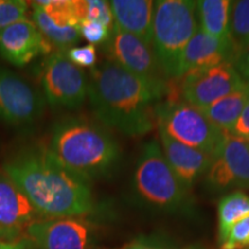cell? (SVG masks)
I'll list each match as a JSON object with an SVG mask.
<instances>
[{"mask_svg":"<svg viewBox=\"0 0 249 249\" xmlns=\"http://www.w3.org/2000/svg\"><path fill=\"white\" fill-rule=\"evenodd\" d=\"M170 89L167 82L142 79L108 59L92 68L88 80V97L98 119L132 138L157 126V107Z\"/></svg>","mask_w":249,"mask_h":249,"instance_id":"cell-1","label":"cell"},{"mask_svg":"<svg viewBox=\"0 0 249 249\" xmlns=\"http://www.w3.org/2000/svg\"><path fill=\"white\" fill-rule=\"evenodd\" d=\"M179 79L183 101L200 110H205L247 83L233 62L188 71Z\"/></svg>","mask_w":249,"mask_h":249,"instance_id":"cell-8","label":"cell"},{"mask_svg":"<svg viewBox=\"0 0 249 249\" xmlns=\"http://www.w3.org/2000/svg\"><path fill=\"white\" fill-rule=\"evenodd\" d=\"M86 21L102 23L108 28L113 27V14L108 1L86 0Z\"/></svg>","mask_w":249,"mask_h":249,"instance_id":"cell-26","label":"cell"},{"mask_svg":"<svg viewBox=\"0 0 249 249\" xmlns=\"http://www.w3.org/2000/svg\"><path fill=\"white\" fill-rule=\"evenodd\" d=\"M108 4L113 14L114 26L151 46L155 1L112 0Z\"/></svg>","mask_w":249,"mask_h":249,"instance_id":"cell-17","label":"cell"},{"mask_svg":"<svg viewBox=\"0 0 249 249\" xmlns=\"http://www.w3.org/2000/svg\"><path fill=\"white\" fill-rule=\"evenodd\" d=\"M158 132L165 160L182 185L189 189L196 180L207 174L213 157L176 141L164 130L158 129Z\"/></svg>","mask_w":249,"mask_h":249,"instance_id":"cell-16","label":"cell"},{"mask_svg":"<svg viewBox=\"0 0 249 249\" xmlns=\"http://www.w3.org/2000/svg\"><path fill=\"white\" fill-rule=\"evenodd\" d=\"M44 111L39 90L13 71L0 66V120L15 127L36 123Z\"/></svg>","mask_w":249,"mask_h":249,"instance_id":"cell-10","label":"cell"},{"mask_svg":"<svg viewBox=\"0 0 249 249\" xmlns=\"http://www.w3.org/2000/svg\"><path fill=\"white\" fill-rule=\"evenodd\" d=\"M136 197L149 208L178 213L188 203V189L165 160L160 143L151 140L142 149L132 179Z\"/></svg>","mask_w":249,"mask_h":249,"instance_id":"cell-5","label":"cell"},{"mask_svg":"<svg viewBox=\"0 0 249 249\" xmlns=\"http://www.w3.org/2000/svg\"><path fill=\"white\" fill-rule=\"evenodd\" d=\"M80 34L83 39L87 40L89 44H101L107 42L110 37V28L104 24L93 22V21H83L80 26Z\"/></svg>","mask_w":249,"mask_h":249,"instance_id":"cell-27","label":"cell"},{"mask_svg":"<svg viewBox=\"0 0 249 249\" xmlns=\"http://www.w3.org/2000/svg\"><path fill=\"white\" fill-rule=\"evenodd\" d=\"M28 245H29V242L27 239L14 242L0 240V249H28Z\"/></svg>","mask_w":249,"mask_h":249,"instance_id":"cell-31","label":"cell"},{"mask_svg":"<svg viewBox=\"0 0 249 249\" xmlns=\"http://www.w3.org/2000/svg\"><path fill=\"white\" fill-rule=\"evenodd\" d=\"M211 191L249 188V141L226 133L205 174Z\"/></svg>","mask_w":249,"mask_h":249,"instance_id":"cell-11","label":"cell"},{"mask_svg":"<svg viewBox=\"0 0 249 249\" xmlns=\"http://www.w3.org/2000/svg\"><path fill=\"white\" fill-rule=\"evenodd\" d=\"M229 134H231L233 136H236V138L249 140V97L247 103H246L244 110L241 112L240 117H239L238 121H236L235 126L233 127L231 133Z\"/></svg>","mask_w":249,"mask_h":249,"instance_id":"cell-29","label":"cell"},{"mask_svg":"<svg viewBox=\"0 0 249 249\" xmlns=\"http://www.w3.org/2000/svg\"><path fill=\"white\" fill-rule=\"evenodd\" d=\"M248 97L249 85L247 82L241 89L230 93L202 111L214 126L223 132L231 133L244 110Z\"/></svg>","mask_w":249,"mask_h":249,"instance_id":"cell-19","label":"cell"},{"mask_svg":"<svg viewBox=\"0 0 249 249\" xmlns=\"http://www.w3.org/2000/svg\"><path fill=\"white\" fill-rule=\"evenodd\" d=\"M40 218L20 187L5 172H0V240H22L28 227Z\"/></svg>","mask_w":249,"mask_h":249,"instance_id":"cell-13","label":"cell"},{"mask_svg":"<svg viewBox=\"0 0 249 249\" xmlns=\"http://www.w3.org/2000/svg\"><path fill=\"white\" fill-rule=\"evenodd\" d=\"M123 249H178V248H166V247H160V246H156V245H151L148 244V242H143V241H135L132 242V244L127 245L126 247ZM181 249H201L197 247H189V248H181Z\"/></svg>","mask_w":249,"mask_h":249,"instance_id":"cell-30","label":"cell"},{"mask_svg":"<svg viewBox=\"0 0 249 249\" xmlns=\"http://www.w3.org/2000/svg\"><path fill=\"white\" fill-rule=\"evenodd\" d=\"M33 22L36 24L40 33L44 35L51 44L59 48H68L76 44L81 38L80 29L76 27L65 26L54 21L43 9L33 4V13H31Z\"/></svg>","mask_w":249,"mask_h":249,"instance_id":"cell-20","label":"cell"},{"mask_svg":"<svg viewBox=\"0 0 249 249\" xmlns=\"http://www.w3.org/2000/svg\"><path fill=\"white\" fill-rule=\"evenodd\" d=\"M40 82L46 102L52 107L75 110L88 97V79L85 71L62 52L49 55Z\"/></svg>","mask_w":249,"mask_h":249,"instance_id":"cell-7","label":"cell"},{"mask_svg":"<svg viewBox=\"0 0 249 249\" xmlns=\"http://www.w3.org/2000/svg\"><path fill=\"white\" fill-rule=\"evenodd\" d=\"M28 8L24 0H0V29L26 20Z\"/></svg>","mask_w":249,"mask_h":249,"instance_id":"cell-24","label":"cell"},{"mask_svg":"<svg viewBox=\"0 0 249 249\" xmlns=\"http://www.w3.org/2000/svg\"><path fill=\"white\" fill-rule=\"evenodd\" d=\"M4 172L40 217H85L95 209L90 183L62 169L46 150L20 152L6 161Z\"/></svg>","mask_w":249,"mask_h":249,"instance_id":"cell-2","label":"cell"},{"mask_svg":"<svg viewBox=\"0 0 249 249\" xmlns=\"http://www.w3.org/2000/svg\"><path fill=\"white\" fill-rule=\"evenodd\" d=\"M45 150L62 169L88 182L108 176L121 156L119 144L107 130L80 118L55 124Z\"/></svg>","mask_w":249,"mask_h":249,"instance_id":"cell-3","label":"cell"},{"mask_svg":"<svg viewBox=\"0 0 249 249\" xmlns=\"http://www.w3.org/2000/svg\"><path fill=\"white\" fill-rule=\"evenodd\" d=\"M197 4V20L205 34L218 39H231L230 18L233 1L230 0H200Z\"/></svg>","mask_w":249,"mask_h":249,"instance_id":"cell-18","label":"cell"},{"mask_svg":"<svg viewBox=\"0 0 249 249\" xmlns=\"http://www.w3.org/2000/svg\"><path fill=\"white\" fill-rule=\"evenodd\" d=\"M219 244L220 249H249V217L234 224Z\"/></svg>","mask_w":249,"mask_h":249,"instance_id":"cell-25","label":"cell"},{"mask_svg":"<svg viewBox=\"0 0 249 249\" xmlns=\"http://www.w3.org/2000/svg\"><path fill=\"white\" fill-rule=\"evenodd\" d=\"M230 33L233 44L240 55L249 45V0L233 1Z\"/></svg>","mask_w":249,"mask_h":249,"instance_id":"cell-23","label":"cell"},{"mask_svg":"<svg viewBox=\"0 0 249 249\" xmlns=\"http://www.w3.org/2000/svg\"><path fill=\"white\" fill-rule=\"evenodd\" d=\"M105 45L108 60L152 82H167L152 48L132 34L124 33L113 24Z\"/></svg>","mask_w":249,"mask_h":249,"instance_id":"cell-12","label":"cell"},{"mask_svg":"<svg viewBox=\"0 0 249 249\" xmlns=\"http://www.w3.org/2000/svg\"><path fill=\"white\" fill-rule=\"evenodd\" d=\"M157 127L176 141L205 152L211 157L217 155L226 135L200 108L173 99L158 105Z\"/></svg>","mask_w":249,"mask_h":249,"instance_id":"cell-6","label":"cell"},{"mask_svg":"<svg viewBox=\"0 0 249 249\" xmlns=\"http://www.w3.org/2000/svg\"><path fill=\"white\" fill-rule=\"evenodd\" d=\"M197 28L196 1H155L151 48L166 79H179V67L183 50Z\"/></svg>","mask_w":249,"mask_h":249,"instance_id":"cell-4","label":"cell"},{"mask_svg":"<svg viewBox=\"0 0 249 249\" xmlns=\"http://www.w3.org/2000/svg\"><path fill=\"white\" fill-rule=\"evenodd\" d=\"M31 4L48 13L57 22L76 27L86 21V0H42Z\"/></svg>","mask_w":249,"mask_h":249,"instance_id":"cell-22","label":"cell"},{"mask_svg":"<svg viewBox=\"0 0 249 249\" xmlns=\"http://www.w3.org/2000/svg\"><path fill=\"white\" fill-rule=\"evenodd\" d=\"M67 58L80 68H93L97 61V52L95 45L88 44L79 48H70Z\"/></svg>","mask_w":249,"mask_h":249,"instance_id":"cell-28","label":"cell"},{"mask_svg":"<svg viewBox=\"0 0 249 249\" xmlns=\"http://www.w3.org/2000/svg\"><path fill=\"white\" fill-rule=\"evenodd\" d=\"M51 51V43L28 18L0 29V55L14 66L22 67Z\"/></svg>","mask_w":249,"mask_h":249,"instance_id":"cell-14","label":"cell"},{"mask_svg":"<svg viewBox=\"0 0 249 249\" xmlns=\"http://www.w3.org/2000/svg\"><path fill=\"white\" fill-rule=\"evenodd\" d=\"M249 217V196L234 192L224 196L218 204V236L219 241L229 230L244 218Z\"/></svg>","mask_w":249,"mask_h":249,"instance_id":"cell-21","label":"cell"},{"mask_svg":"<svg viewBox=\"0 0 249 249\" xmlns=\"http://www.w3.org/2000/svg\"><path fill=\"white\" fill-rule=\"evenodd\" d=\"M248 141H249V140H248Z\"/></svg>","mask_w":249,"mask_h":249,"instance_id":"cell-34","label":"cell"},{"mask_svg":"<svg viewBox=\"0 0 249 249\" xmlns=\"http://www.w3.org/2000/svg\"><path fill=\"white\" fill-rule=\"evenodd\" d=\"M90 249H105V248H98V247H92V248H90Z\"/></svg>","mask_w":249,"mask_h":249,"instance_id":"cell-33","label":"cell"},{"mask_svg":"<svg viewBox=\"0 0 249 249\" xmlns=\"http://www.w3.org/2000/svg\"><path fill=\"white\" fill-rule=\"evenodd\" d=\"M241 53L244 54V59H242L241 71H244L246 75L249 76V45L244 52H241ZM239 57H240V55H239Z\"/></svg>","mask_w":249,"mask_h":249,"instance_id":"cell-32","label":"cell"},{"mask_svg":"<svg viewBox=\"0 0 249 249\" xmlns=\"http://www.w3.org/2000/svg\"><path fill=\"white\" fill-rule=\"evenodd\" d=\"M239 53L232 39H218L205 34L200 27L183 50L179 77L188 71L217 66L223 62L235 64Z\"/></svg>","mask_w":249,"mask_h":249,"instance_id":"cell-15","label":"cell"},{"mask_svg":"<svg viewBox=\"0 0 249 249\" xmlns=\"http://www.w3.org/2000/svg\"><path fill=\"white\" fill-rule=\"evenodd\" d=\"M26 236L36 249H90L96 232L83 217L40 218L28 227Z\"/></svg>","mask_w":249,"mask_h":249,"instance_id":"cell-9","label":"cell"}]
</instances>
